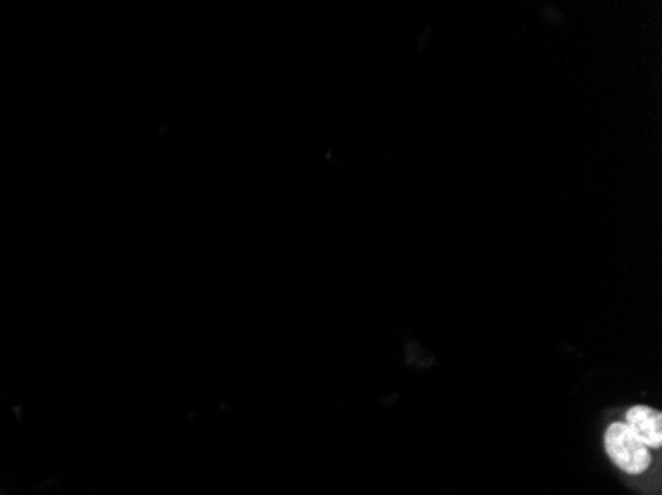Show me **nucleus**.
<instances>
[{
    "label": "nucleus",
    "mask_w": 662,
    "mask_h": 495,
    "mask_svg": "<svg viewBox=\"0 0 662 495\" xmlns=\"http://www.w3.org/2000/svg\"><path fill=\"white\" fill-rule=\"evenodd\" d=\"M605 449L619 469L639 476L651 468V448L636 438L625 422H613L605 432Z\"/></svg>",
    "instance_id": "obj_1"
},
{
    "label": "nucleus",
    "mask_w": 662,
    "mask_h": 495,
    "mask_svg": "<svg viewBox=\"0 0 662 495\" xmlns=\"http://www.w3.org/2000/svg\"><path fill=\"white\" fill-rule=\"evenodd\" d=\"M626 426L633 431L636 438L649 448H661L662 444V414L651 406L636 404L626 413Z\"/></svg>",
    "instance_id": "obj_2"
}]
</instances>
